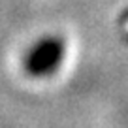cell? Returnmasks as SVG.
<instances>
[{
	"label": "cell",
	"mask_w": 128,
	"mask_h": 128,
	"mask_svg": "<svg viewBox=\"0 0 128 128\" xmlns=\"http://www.w3.org/2000/svg\"><path fill=\"white\" fill-rule=\"evenodd\" d=\"M126 30H128V23H126Z\"/></svg>",
	"instance_id": "cell-1"
}]
</instances>
